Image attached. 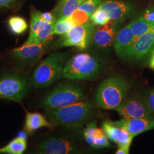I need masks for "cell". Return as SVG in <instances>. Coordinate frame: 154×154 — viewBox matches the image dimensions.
<instances>
[{"mask_svg": "<svg viewBox=\"0 0 154 154\" xmlns=\"http://www.w3.org/2000/svg\"><path fill=\"white\" fill-rule=\"evenodd\" d=\"M39 12L35 9L31 10L30 33L27 41L23 45L46 44L53 35L54 24L42 20Z\"/></svg>", "mask_w": 154, "mask_h": 154, "instance_id": "cell-9", "label": "cell"}, {"mask_svg": "<svg viewBox=\"0 0 154 154\" xmlns=\"http://www.w3.org/2000/svg\"><path fill=\"white\" fill-rule=\"evenodd\" d=\"M66 53H54L42 61L33 72L32 78L35 88L48 87L63 78V69L67 62Z\"/></svg>", "mask_w": 154, "mask_h": 154, "instance_id": "cell-3", "label": "cell"}, {"mask_svg": "<svg viewBox=\"0 0 154 154\" xmlns=\"http://www.w3.org/2000/svg\"><path fill=\"white\" fill-rule=\"evenodd\" d=\"M83 135L86 142L93 148L103 149L110 146L103 130L97 128L95 122L88 124L83 131Z\"/></svg>", "mask_w": 154, "mask_h": 154, "instance_id": "cell-15", "label": "cell"}, {"mask_svg": "<svg viewBox=\"0 0 154 154\" xmlns=\"http://www.w3.org/2000/svg\"><path fill=\"white\" fill-rule=\"evenodd\" d=\"M39 15L41 18L45 21L46 22H48L51 24H54L57 20L55 18V16L54 15V14L52 13V11L51 12H44V13H42V12H39Z\"/></svg>", "mask_w": 154, "mask_h": 154, "instance_id": "cell-28", "label": "cell"}, {"mask_svg": "<svg viewBox=\"0 0 154 154\" xmlns=\"http://www.w3.org/2000/svg\"><path fill=\"white\" fill-rule=\"evenodd\" d=\"M136 37L132 33L130 25L122 28L117 33L114 41L116 54L120 55L133 43Z\"/></svg>", "mask_w": 154, "mask_h": 154, "instance_id": "cell-18", "label": "cell"}, {"mask_svg": "<svg viewBox=\"0 0 154 154\" xmlns=\"http://www.w3.org/2000/svg\"><path fill=\"white\" fill-rule=\"evenodd\" d=\"M102 130L107 138L116 143L118 145H131L132 140L135 137L114 125L111 121H106L103 123Z\"/></svg>", "mask_w": 154, "mask_h": 154, "instance_id": "cell-16", "label": "cell"}, {"mask_svg": "<svg viewBox=\"0 0 154 154\" xmlns=\"http://www.w3.org/2000/svg\"><path fill=\"white\" fill-rule=\"evenodd\" d=\"M102 1L103 0H85L78 9L85 11L90 17Z\"/></svg>", "mask_w": 154, "mask_h": 154, "instance_id": "cell-26", "label": "cell"}, {"mask_svg": "<svg viewBox=\"0 0 154 154\" xmlns=\"http://www.w3.org/2000/svg\"><path fill=\"white\" fill-rule=\"evenodd\" d=\"M94 113L93 105L79 101L63 107L48 110L46 116L52 125L77 128L92 119Z\"/></svg>", "mask_w": 154, "mask_h": 154, "instance_id": "cell-1", "label": "cell"}, {"mask_svg": "<svg viewBox=\"0 0 154 154\" xmlns=\"http://www.w3.org/2000/svg\"><path fill=\"white\" fill-rule=\"evenodd\" d=\"M28 92V82L25 78L11 74L0 78V98L20 102Z\"/></svg>", "mask_w": 154, "mask_h": 154, "instance_id": "cell-7", "label": "cell"}, {"mask_svg": "<svg viewBox=\"0 0 154 154\" xmlns=\"http://www.w3.org/2000/svg\"><path fill=\"white\" fill-rule=\"evenodd\" d=\"M154 48V29L136 37L132 44L120 57L126 61L139 60L145 57Z\"/></svg>", "mask_w": 154, "mask_h": 154, "instance_id": "cell-10", "label": "cell"}, {"mask_svg": "<svg viewBox=\"0 0 154 154\" xmlns=\"http://www.w3.org/2000/svg\"><path fill=\"white\" fill-rule=\"evenodd\" d=\"M112 123L135 136L154 129V118L122 119Z\"/></svg>", "mask_w": 154, "mask_h": 154, "instance_id": "cell-13", "label": "cell"}, {"mask_svg": "<svg viewBox=\"0 0 154 154\" xmlns=\"http://www.w3.org/2000/svg\"><path fill=\"white\" fill-rule=\"evenodd\" d=\"M27 148L26 139L23 137H18L6 146L0 148V154H22Z\"/></svg>", "mask_w": 154, "mask_h": 154, "instance_id": "cell-21", "label": "cell"}, {"mask_svg": "<svg viewBox=\"0 0 154 154\" xmlns=\"http://www.w3.org/2000/svg\"><path fill=\"white\" fill-rule=\"evenodd\" d=\"M75 26H77V23L71 16L58 20L54 25L53 35L63 34Z\"/></svg>", "mask_w": 154, "mask_h": 154, "instance_id": "cell-23", "label": "cell"}, {"mask_svg": "<svg viewBox=\"0 0 154 154\" xmlns=\"http://www.w3.org/2000/svg\"><path fill=\"white\" fill-rule=\"evenodd\" d=\"M124 20H111L104 25L100 26L95 29L93 35L94 43L97 46L105 48L110 46L114 43V39L119 30Z\"/></svg>", "mask_w": 154, "mask_h": 154, "instance_id": "cell-12", "label": "cell"}, {"mask_svg": "<svg viewBox=\"0 0 154 154\" xmlns=\"http://www.w3.org/2000/svg\"><path fill=\"white\" fill-rule=\"evenodd\" d=\"M85 0H59L57 5L52 11L57 21L70 16L77 11Z\"/></svg>", "mask_w": 154, "mask_h": 154, "instance_id": "cell-19", "label": "cell"}, {"mask_svg": "<svg viewBox=\"0 0 154 154\" xmlns=\"http://www.w3.org/2000/svg\"><path fill=\"white\" fill-rule=\"evenodd\" d=\"M46 44L23 45L12 50V55L19 61L32 63L38 61L44 53Z\"/></svg>", "mask_w": 154, "mask_h": 154, "instance_id": "cell-14", "label": "cell"}, {"mask_svg": "<svg viewBox=\"0 0 154 154\" xmlns=\"http://www.w3.org/2000/svg\"><path fill=\"white\" fill-rule=\"evenodd\" d=\"M130 83L124 77H110L100 84L97 90L95 100L100 107L116 110L127 97Z\"/></svg>", "mask_w": 154, "mask_h": 154, "instance_id": "cell-2", "label": "cell"}, {"mask_svg": "<svg viewBox=\"0 0 154 154\" xmlns=\"http://www.w3.org/2000/svg\"><path fill=\"white\" fill-rule=\"evenodd\" d=\"M118 148L116 152V154H129L130 145H118Z\"/></svg>", "mask_w": 154, "mask_h": 154, "instance_id": "cell-30", "label": "cell"}, {"mask_svg": "<svg viewBox=\"0 0 154 154\" xmlns=\"http://www.w3.org/2000/svg\"><path fill=\"white\" fill-rule=\"evenodd\" d=\"M142 98L147 109L154 116V88L147 91Z\"/></svg>", "mask_w": 154, "mask_h": 154, "instance_id": "cell-27", "label": "cell"}, {"mask_svg": "<svg viewBox=\"0 0 154 154\" xmlns=\"http://www.w3.org/2000/svg\"><path fill=\"white\" fill-rule=\"evenodd\" d=\"M95 25L87 21L75 26L66 33L62 34L57 42V48L75 46L81 50L86 49L93 37Z\"/></svg>", "mask_w": 154, "mask_h": 154, "instance_id": "cell-6", "label": "cell"}, {"mask_svg": "<svg viewBox=\"0 0 154 154\" xmlns=\"http://www.w3.org/2000/svg\"><path fill=\"white\" fill-rule=\"evenodd\" d=\"M37 153L44 154H79L82 148L69 138L50 137L37 146Z\"/></svg>", "mask_w": 154, "mask_h": 154, "instance_id": "cell-8", "label": "cell"}, {"mask_svg": "<svg viewBox=\"0 0 154 154\" xmlns=\"http://www.w3.org/2000/svg\"><path fill=\"white\" fill-rule=\"evenodd\" d=\"M16 0H0V8L9 6L13 4Z\"/></svg>", "mask_w": 154, "mask_h": 154, "instance_id": "cell-31", "label": "cell"}, {"mask_svg": "<svg viewBox=\"0 0 154 154\" xmlns=\"http://www.w3.org/2000/svg\"><path fill=\"white\" fill-rule=\"evenodd\" d=\"M83 98V90L78 85L62 83L45 98L42 106L47 111L56 109L82 101Z\"/></svg>", "mask_w": 154, "mask_h": 154, "instance_id": "cell-5", "label": "cell"}, {"mask_svg": "<svg viewBox=\"0 0 154 154\" xmlns=\"http://www.w3.org/2000/svg\"><path fill=\"white\" fill-rule=\"evenodd\" d=\"M52 123L38 112H28L26 116L24 130L28 134H31L35 130L44 127H51Z\"/></svg>", "mask_w": 154, "mask_h": 154, "instance_id": "cell-20", "label": "cell"}, {"mask_svg": "<svg viewBox=\"0 0 154 154\" xmlns=\"http://www.w3.org/2000/svg\"><path fill=\"white\" fill-rule=\"evenodd\" d=\"M90 19L94 25L99 26L104 25L111 21L106 12L98 8L91 14Z\"/></svg>", "mask_w": 154, "mask_h": 154, "instance_id": "cell-25", "label": "cell"}, {"mask_svg": "<svg viewBox=\"0 0 154 154\" xmlns=\"http://www.w3.org/2000/svg\"><path fill=\"white\" fill-rule=\"evenodd\" d=\"M116 110L125 119L154 118L145 105L142 97L138 95L127 97Z\"/></svg>", "mask_w": 154, "mask_h": 154, "instance_id": "cell-11", "label": "cell"}, {"mask_svg": "<svg viewBox=\"0 0 154 154\" xmlns=\"http://www.w3.org/2000/svg\"><path fill=\"white\" fill-rule=\"evenodd\" d=\"M149 66L151 67V69H152V70H154V49H153L152 54H151V58L149 60Z\"/></svg>", "mask_w": 154, "mask_h": 154, "instance_id": "cell-32", "label": "cell"}, {"mask_svg": "<svg viewBox=\"0 0 154 154\" xmlns=\"http://www.w3.org/2000/svg\"><path fill=\"white\" fill-rule=\"evenodd\" d=\"M98 8L106 12L110 20H124L131 10L128 4L112 0L102 1Z\"/></svg>", "mask_w": 154, "mask_h": 154, "instance_id": "cell-17", "label": "cell"}, {"mask_svg": "<svg viewBox=\"0 0 154 154\" xmlns=\"http://www.w3.org/2000/svg\"><path fill=\"white\" fill-rule=\"evenodd\" d=\"M8 25L11 32L16 34H21L25 32L28 28L25 20L19 16L11 17L8 21Z\"/></svg>", "mask_w": 154, "mask_h": 154, "instance_id": "cell-24", "label": "cell"}, {"mask_svg": "<svg viewBox=\"0 0 154 154\" xmlns=\"http://www.w3.org/2000/svg\"><path fill=\"white\" fill-rule=\"evenodd\" d=\"M142 16L149 22L154 23V9L147 10Z\"/></svg>", "mask_w": 154, "mask_h": 154, "instance_id": "cell-29", "label": "cell"}, {"mask_svg": "<svg viewBox=\"0 0 154 154\" xmlns=\"http://www.w3.org/2000/svg\"><path fill=\"white\" fill-rule=\"evenodd\" d=\"M129 25L135 37H140L154 29V23L146 20L142 16L135 19Z\"/></svg>", "mask_w": 154, "mask_h": 154, "instance_id": "cell-22", "label": "cell"}, {"mask_svg": "<svg viewBox=\"0 0 154 154\" xmlns=\"http://www.w3.org/2000/svg\"><path fill=\"white\" fill-rule=\"evenodd\" d=\"M100 70L98 61L87 53H80L66 62L63 78L71 80H92Z\"/></svg>", "mask_w": 154, "mask_h": 154, "instance_id": "cell-4", "label": "cell"}]
</instances>
